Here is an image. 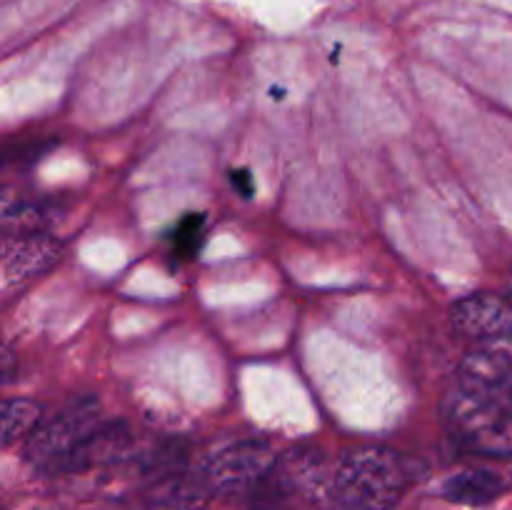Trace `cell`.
Returning <instances> with one entry per match:
<instances>
[{
  "mask_svg": "<svg viewBox=\"0 0 512 510\" xmlns=\"http://www.w3.org/2000/svg\"><path fill=\"white\" fill-rule=\"evenodd\" d=\"M340 510H395L408 488V465L383 445H360L340 458L333 478Z\"/></svg>",
  "mask_w": 512,
  "mask_h": 510,
  "instance_id": "cell-1",
  "label": "cell"
},
{
  "mask_svg": "<svg viewBox=\"0 0 512 510\" xmlns=\"http://www.w3.org/2000/svg\"><path fill=\"white\" fill-rule=\"evenodd\" d=\"M443 423L465 453L512 458V408L455 385L443 400Z\"/></svg>",
  "mask_w": 512,
  "mask_h": 510,
  "instance_id": "cell-2",
  "label": "cell"
},
{
  "mask_svg": "<svg viewBox=\"0 0 512 510\" xmlns=\"http://www.w3.org/2000/svg\"><path fill=\"white\" fill-rule=\"evenodd\" d=\"M333 498V483L325 478L323 453L313 448H293L278 455L273 470L253 490L260 510H295L305 505H320Z\"/></svg>",
  "mask_w": 512,
  "mask_h": 510,
  "instance_id": "cell-3",
  "label": "cell"
},
{
  "mask_svg": "<svg viewBox=\"0 0 512 510\" xmlns=\"http://www.w3.org/2000/svg\"><path fill=\"white\" fill-rule=\"evenodd\" d=\"M100 425V403L78 398L30 433L25 458L43 473H58L63 460Z\"/></svg>",
  "mask_w": 512,
  "mask_h": 510,
  "instance_id": "cell-4",
  "label": "cell"
},
{
  "mask_svg": "<svg viewBox=\"0 0 512 510\" xmlns=\"http://www.w3.org/2000/svg\"><path fill=\"white\" fill-rule=\"evenodd\" d=\"M275 450L265 440H238L205 460L203 485L220 495L253 493L273 470Z\"/></svg>",
  "mask_w": 512,
  "mask_h": 510,
  "instance_id": "cell-5",
  "label": "cell"
},
{
  "mask_svg": "<svg viewBox=\"0 0 512 510\" xmlns=\"http://www.w3.org/2000/svg\"><path fill=\"white\" fill-rule=\"evenodd\" d=\"M60 253H63V245L45 230L5 235L3 255H0L5 293H10L13 288H23L30 280L48 273L60 260Z\"/></svg>",
  "mask_w": 512,
  "mask_h": 510,
  "instance_id": "cell-6",
  "label": "cell"
},
{
  "mask_svg": "<svg viewBox=\"0 0 512 510\" xmlns=\"http://www.w3.org/2000/svg\"><path fill=\"white\" fill-rule=\"evenodd\" d=\"M450 323L470 343H500L512 338V300L508 295L473 293L458 300L450 310Z\"/></svg>",
  "mask_w": 512,
  "mask_h": 510,
  "instance_id": "cell-7",
  "label": "cell"
},
{
  "mask_svg": "<svg viewBox=\"0 0 512 510\" xmlns=\"http://www.w3.org/2000/svg\"><path fill=\"white\" fill-rule=\"evenodd\" d=\"M458 385L512 408V338L475 345L460 363Z\"/></svg>",
  "mask_w": 512,
  "mask_h": 510,
  "instance_id": "cell-8",
  "label": "cell"
},
{
  "mask_svg": "<svg viewBox=\"0 0 512 510\" xmlns=\"http://www.w3.org/2000/svg\"><path fill=\"white\" fill-rule=\"evenodd\" d=\"M510 490V478L493 468H463L440 483V498L455 505H490Z\"/></svg>",
  "mask_w": 512,
  "mask_h": 510,
  "instance_id": "cell-9",
  "label": "cell"
},
{
  "mask_svg": "<svg viewBox=\"0 0 512 510\" xmlns=\"http://www.w3.org/2000/svg\"><path fill=\"white\" fill-rule=\"evenodd\" d=\"M130 445V433L125 423H100L58 468V473H78V470L98 468L113 463Z\"/></svg>",
  "mask_w": 512,
  "mask_h": 510,
  "instance_id": "cell-10",
  "label": "cell"
},
{
  "mask_svg": "<svg viewBox=\"0 0 512 510\" xmlns=\"http://www.w3.org/2000/svg\"><path fill=\"white\" fill-rule=\"evenodd\" d=\"M0 433H3V445L10 448L33 433L40 423H43V408L35 400L28 398H5L3 408H0Z\"/></svg>",
  "mask_w": 512,
  "mask_h": 510,
  "instance_id": "cell-11",
  "label": "cell"
},
{
  "mask_svg": "<svg viewBox=\"0 0 512 510\" xmlns=\"http://www.w3.org/2000/svg\"><path fill=\"white\" fill-rule=\"evenodd\" d=\"M205 235V215L203 213H190L185 215L178 223V228L173 230L170 240H173V253L178 255L180 260L195 258V253L203 245Z\"/></svg>",
  "mask_w": 512,
  "mask_h": 510,
  "instance_id": "cell-12",
  "label": "cell"
},
{
  "mask_svg": "<svg viewBox=\"0 0 512 510\" xmlns=\"http://www.w3.org/2000/svg\"><path fill=\"white\" fill-rule=\"evenodd\" d=\"M230 180H233L235 190H238L243 198H250V195H253L255 185H253V178H250V170H245V168L233 170V173H230Z\"/></svg>",
  "mask_w": 512,
  "mask_h": 510,
  "instance_id": "cell-13",
  "label": "cell"
},
{
  "mask_svg": "<svg viewBox=\"0 0 512 510\" xmlns=\"http://www.w3.org/2000/svg\"><path fill=\"white\" fill-rule=\"evenodd\" d=\"M3 375H5V383H10L13 380V350L5 348L3 350Z\"/></svg>",
  "mask_w": 512,
  "mask_h": 510,
  "instance_id": "cell-14",
  "label": "cell"
},
{
  "mask_svg": "<svg viewBox=\"0 0 512 510\" xmlns=\"http://www.w3.org/2000/svg\"><path fill=\"white\" fill-rule=\"evenodd\" d=\"M508 298L512 300V285H510V293H508Z\"/></svg>",
  "mask_w": 512,
  "mask_h": 510,
  "instance_id": "cell-15",
  "label": "cell"
}]
</instances>
